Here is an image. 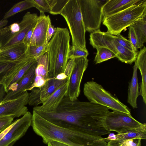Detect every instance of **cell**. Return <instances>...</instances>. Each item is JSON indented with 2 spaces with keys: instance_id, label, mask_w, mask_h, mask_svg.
Wrapping results in <instances>:
<instances>
[{
  "instance_id": "1",
  "label": "cell",
  "mask_w": 146,
  "mask_h": 146,
  "mask_svg": "<svg viewBox=\"0 0 146 146\" xmlns=\"http://www.w3.org/2000/svg\"><path fill=\"white\" fill-rule=\"evenodd\" d=\"M109 111L105 106L78 100L71 101L65 96L54 111L37 113L58 126L98 137L110 133L104 126Z\"/></svg>"
},
{
  "instance_id": "2",
  "label": "cell",
  "mask_w": 146,
  "mask_h": 146,
  "mask_svg": "<svg viewBox=\"0 0 146 146\" xmlns=\"http://www.w3.org/2000/svg\"><path fill=\"white\" fill-rule=\"evenodd\" d=\"M31 126L35 133L46 144L53 140L69 146H108V140L56 125L33 110Z\"/></svg>"
},
{
  "instance_id": "3",
  "label": "cell",
  "mask_w": 146,
  "mask_h": 146,
  "mask_svg": "<svg viewBox=\"0 0 146 146\" xmlns=\"http://www.w3.org/2000/svg\"><path fill=\"white\" fill-rule=\"evenodd\" d=\"M70 40V33L67 28H56L48 45L49 78L64 73L68 62Z\"/></svg>"
},
{
  "instance_id": "4",
  "label": "cell",
  "mask_w": 146,
  "mask_h": 146,
  "mask_svg": "<svg viewBox=\"0 0 146 146\" xmlns=\"http://www.w3.org/2000/svg\"><path fill=\"white\" fill-rule=\"evenodd\" d=\"M145 11L146 0H140L121 11L103 18L102 22L107 27V32L116 35L140 18Z\"/></svg>"
},
{
  "instance_id": "5",
  "label": "cell",
  "mask_w": 146,
  "mask_h": 146,
  "mask_svg": "<svg viewBox=\"0 0 146 146\" xmlns=\"http://www.w3.org/2000/svg\"><path fill=\"white\" fill-rule=\"evenodd\" d=\"M60 15L64 18L72 38V45L86 49L85 31L79 0H69Z\"/></svg>"
},
{
  "instance_id": "6",
  "label": "cell",
  "mask_w": 146,
  "mask_h": 146,
  "mask_svg": "<svg viewBox=\"0 0 146 146\" xmlns=\"http://www.w3.org/2000/svg\"><path fill=\"white\" fill-rule=\"evenodd\" d=\"M83 93L89 102L105 106L113 111L131 114L130 110L126 106L95 82L91 81L85 83Z\"/></svg>"
},
{
  "instance_id": "7",
  "label": "cell",
  "mask_w": 146,
  "mask_h": 146,
  "mask_svg": "<svg viewBox=\"0 0 146 146\" xmlns=\"http://www.w3.org/2000/svg\"><path fill=\"white\" fill-rule=\"evenodd\" d=\"M108 0H79L85 31L89 33L100 29L102 21V8Z\"/></svg>"
},
{
  "instance_id": "8",
  "label": "cell",
  "mask_w": 146,
  "mask_h": 146,
  "mask_svg": "<svg viewBox=\"0 0 146 146\" xmlns=\"http://www.w3.org/2000/svg\"><path fill=\"white\" fill-rule=\"evenodd\" d=\"M146 125L135 119L131 114L117 111H110L104 122L105 127L107 130L115 131L117 133H123Z\"/></svg>"
},
{
  "instance_id": "9",
  "label": "cell",
  "mask_w": 146,
  "mask_h": 146,
  "mask_svg": "<svg viewBox=\"0 0 146 146\" xmlns=\"http://www.w3.org/2000/svg\"><path fill=\"white\" fill-rule=\"evenodd\" d=\"M72 70L70 77L65 96L71 101L78 100L80 92V86L84 74L88 65L87 58H74Z\"/></svg>"
},
{
  "instance_id": "10",
  "label": "cell",
  "mask_w": 146,
  "mask_h": 146,
  "mask_svg": "<svg viewBox=\"0 0 146 146\" xmlns=\"http://www.w3.org/2000/svg\"><path fill=\"white\" fill-rule=\"evenodd\" d=\"M36 62V59L29 57L13 65L1 83L6 93L15 90L18 83Z\"/></svg>"
},
{
  "instance_id": "11",
  "label": "cell",
  "mask_w": 146,
  "mask_h": 146,
  "mask_svg": "<svg viewBox=\"0 0 146 146\" xmlns=\"http://www.w3.org/2000/svg\"><path fill=\"white\" fill-rule=\"evenodd\" d=\"M69 78L63 80L55 77L49 78L44 85L34 88L29 93L28 104L36 106L42 104L57 89L67 82Z\"/></svg>"
},
{
  "instance_id": "12",
  "label": "cell",
  "mask_w": 146,
  "mask_h": 146,
  "mask_svg": "<svg viewBox=\"0 0 146 146\" xmlns=\"http://www.w3.org/2000/svg\"><path fill=\"white\" fill-rule=\"evenodd\" d=\"M32 114L29 111L16 123L0 141V146H13L14 144L26 133L31 125Z\"/></svg>"
},
{
  "instance_id": "13",
  "label": "cell",
  "mask_w": 146,
  "mask_h": 146,
  "mask_svg": "<svg viewBox=\"0 0 146 146\" xmlns=\"http://www.w3.org/2000/svg\"><path fill=\"white\" fill-rule=\"evenodd\" d=\"M29 93L24 92L17 98L0 104V118L11 116L19 117L28 111L26 106L28 104Z\"/></svg>"
},
{
  "instance_id": "14",
  "label": "cell",
  "mask_w": 146,
  "mask_h": 146,
  "mask_svg": "<svg viewBox=\"0 0 146 146\" xmlns=\"http://www.w3.org/2000/svg\"><path fill=\"white\" fill-rule=\"evenodd\" d=\"M28 46L22 42L0 49V61L16 64L30 57Z\"/></svg>"
},
{
  "instance_id": "15",
  "label": "cell",
  "mask_w": 146,
  "mask_h": 146,
  "mask_svg": "<svg viewBox=\"0 0 146 146\" xmlns=\"http://www.w3.org/2000/svg\"><path fill=\"white\" fill-rule=\"evenodd\" d=\"M38 18V16L36 13L27 12L19 23L20 28L19 31L14 34L1 48L22 42L29 31L35 27Z\"/></svg>"
},
{
  "instance_id": "16",
  "label": "cell",
  "mask_w": 146,
  "mask_h": 146,
  "mask_svg": "<svg viewBox=\"0 0 146 146\" xmlns=\"http://www.w3.org/2000/svg\"><path fill=\"white\" fill-rule=\"evenodd\" d=\"M68 82L69 80L57 89L44 102L41 106H35L33 111L38 113L49 112L55 110L65 96Z\"/></svg>"
},
{
  "instance_id": "17",
  "label": "cell",
  "mask_w": 146,
  "mask_h": 146,
  "mask_svg": "<svg viewBox=\"0 0 146 146\" xmlns=\"http://www.w3.org/2000/svg\"><path fill=\"white\" fill-rule=\"evenodd\" d=\"M37 65L36 62L31 67L18 83L15 90L9 91L1 102L17 98L31 86L34 82L35 76V70Z\"/></svg>"
},
{
  "instance_id": "18",
  "label": "cell",
  "mask_w": 146,
  "mask_h": 146,
  "mask_svg": "<svg viewBox=\"0 0 146 146\" xmlns=\"http://www.w3.org/2000/svg\"><path fill=\"white\" fill-rule=\"evenodd\" d=\"M50 21L49 15L46 16L44 13H40L34 28L29 45L40 46L46 42L47 32Z\"/></svg>"
},
{
  "instance_id": "19",
  "label": "cell",
  "mask_w": 146,
  "mask_h": 146,
  "mask_svg": "<svg viewBox=\"0 0 146 146\" xmlns=\"http://www.w3.org/2000/svg\"><path fill=\"white\" fill-rule=\"evenodd\" d=\"M90 37V43L94 48H107L117 55V52L113 43L112 35L102 32L99 29L91 32Z\"/></svg>"
},
{
  "instance_id": "20",
  "label": "cell",
  "mask_w": 146,
  "mask_h": 146,
  "mask_svg": "<svg viewBox=\"0 0 146 146\" xmlns=\"http://www.w3.org/2000/svg\"><path fill=\"white\" fill-rule=\"evenodd\" d=\"M140 0H108L102 10L103 18L121 11L136 3Z\"/></svg>"
},
{
  "instance_id": "21",
  "label": "cell",
  "mask_w": 146,
  "mask_h": 146,
  "mask_svg": "<svg viewBox=\"0 0 146 146\" xmlns=\"http://www.w3.org/2000/svg\"><path fill=\"white\" fill-rule=\"evenodd\" d=\"M116 139L110 140L108 146H120L125 141L131 139H146V125L126 132L115 135Z\"/></svg>"
},
{
  "instance_id": "22",
  "label": "cell",
  "mask_w": 146,
  "mask_h": 146,
  "mask_svg": "<svg viewBox=\"0 0 146 146\" xmlns=\"http://www.w3.org/2000/svg\"><path fill=\"white\" fill-rule=\"evenodd\" d=\"M137 69L140 71L142 78L139 88V95L143 98L144 103L146 104V48L144 46L138 52L135 61Z\"/></svg>"
},
{
  "instance_id": "23",
  "label": "cell",
  "mask_w": 146,
  "mask_h": 146,
  "mask_svg": "<svg viewBox=\"0 0 146 146\" xmlns=\"http://www.w3.org/2000/svg\"><path fill=\"white\" fill-rule=\"evenodd\" d=\"M137 68L135 63L133 72L128 90L127 102L133 109L137 108V99L140 95L137 74Z\"/></svg>"
},
{
  "instance_id": "24",
  "label": "cell",
  "mask_w": 146,
  "mask_h": 146,
  "mask_svg": "<svg viewBox=\"0 0 146 146\" xmlns=\"http://www.w3.org/2000/svg\"><path fill=\"white\" fill-rule=\"evenodd\" d=\"M130 26L133 28L136 36L138 48H141L146 42V11Z\"/></svg>"
},
{
  "instance_id": "25",
  "label": "cell",
  "mask_w": 146,
  "mask_h": 146,
  "mask_svg": "<svg viewBox=\"0 0 146 146\" xmlns=\"http://www.w3.org/2000/svg\"><path fill=\"white\" fill-rule=\"evenodd\" d=\"M113 42L117 52L116 56L119 60L122 62L131 64L136 60L138 53L132 52L120 45L113 37Z\"/></svg>"
},
{
  "instance_id": "26",
  "label": "cell",
  "mask_w": 146,
  "mask_h": 146,
  "mask_svg": "<svg viewBox=\"0 0 146 146\" xmlns=\"http://www.w3.org/2000/svg\"><path fill=\"white\" fill-rule=\"evenodd\" d=\"M36 59L37 65L35 70V76H40L44 80H47L49 78L48 52Z\"/></svg>"
},
{
  "instance_id": "27",
  "label": "cell",
  "mask_w": 146,
  "mask_h": 146,
  "mask_svg": "<svg viewBox=\"0 0 146 146\" xmlns=\"http://www.w3.org/2000/svg\"><path fill=\"white\" fill-rule=\"evenodd\" d=\"M32 7L34 6L32 0H25L19 2L14 5L5 14L3 20H7L17 13Z\"/></svg>"
},
{
  "instance_id": "28",
  "label": "cell",
  "mask_w": 146,
  "mask_h": 146,
  "mask_svg": "<svg viewBox=\"0 0 146 146\" xmlns=\"http://www.w3.org/2000/svg\"><path fill=\"white\" fill-rule=\"evenodd\" d=\"M96 49L97 53L94 59V62L96 64H99L116 57V55L108 48L100 47Z\"/></svg>"
},
{
  "instance_id": "29",
  "label": "cell",
  "mask_w": 146,
  "mask_h": 146,
  "mask_svg": "<svg viewBox=\"0 0 146 146\" xmlns=\"http://www.w3.org/2000/svg\"><path fill=\"white\" fill-rule=\"evenodd\" d=\"M48 43L46 42L40 46L29 45L28 46L27 53L30 58L36 59L43 55L47 52Z\"/></svg>"
},
{
  "instance_id": "30",
  "label": "cell",
  "mask_w": 146,
  "mask_h": 146,
  "mask_svg": "<svg viewBox=\"0 0 146 146\" xmlns=\"http://www.w3.org/2000/svg\"><path fill=\"white\" fill-rule=\"evenodd\" d=\"M50 6V13L53 15L60 14L69 0H47Z\"/></svg>"
},
{
  "instance_id": "31",
  "label": "cell",
  "mask_w": 146,
  "mask_h": 146,
  "mask_svg": "<svg viewBox=\"0 0 146 146\" xmlns=\"http://www.w3.org/2000/svg\"><path fill=\"white\" fill-rule=\"evenodd\" d=\"M89 52L87 49H83L78 47L70 46L68 54V59H72L78 57L87 58Z\"/></svg>"
},
{
  "instance_id": "32",
  "label": "cell",
  "mask_w": 146,
  "mask_h": 146,
  "mask_svg": "<svg viewBox=\"0 0 146 146\" xmlns=\"http://www.w3.org/2000/svg\"><path fill=\"white\" fill-rule=\"evenodd\" d=\"M14 34L10 29V25L0 29V42L2 44L1 47L11 38Z\"/></svg>"
},
{
  "instance_id": "33",
  "label": "cell",
  "mask_w": 146,
  "mask_h": 146,
  "mask_svg": "<svg viewBox=\"0 0 146 146\" xmlns=\"http://www.w3.org/2000/svg\"><path fill=\"white\" fill-rule=\"evenodd\" d=\"M34 7L37 8L41 13H50V6L47 0H32Z\"/></svg>"
},
{
  "instance_id": "34",
  "label": "cell",
  "mask_w": 146,
  "mask_h": 146,
  "mask_svg": "<svg viewBox=\"0 0 146 146\" xmlns=\"http://www.w3.org/2000/svg\"><path fill=\"white\" fill-rule=\"evenodd\" d=\"M113 36L115 40L121 46L134 52L138 53L135 51L132 44L129 40L125 38L120 34L116 35H113Z\"/></svg>"
},
{
  "instance_id": "35",
  "label": "cell",
  "mask_w": 146,
  "mask_h": 146,
  "mask_svg": "<svg viewBox=\"0 0 146 146\" xmlns=\"http://www.w3.org/2000/svg\"><path fill=\"white\" fill-rule=\"evenodd\" d=\"M15 64L0 61V83Z\"/></svg>"
},
{
  "instance_id": "36",
  "label": "cell",
  "mask_w": 146,
  "mask_h": 146,
  "mask_svg": "<svg viewBox=\"0 0 146 146\" xmlns=\"http://www.w3.org/2000/svg\"><path fill=\"white\" fill-rule=\"evenodd\" d=\"M129 27V40L132 44L135 51L137 52H138V43L135 33L132 27L130 26Z\"/></svg>"
},
{
  "instance_id": "37",
  "label": "cell",
  "mask_w": 146,
  "mask_h": 146,
  "mask_svg": "<svg viewBox=\"0 0 146 146\" xmlns=\"http://www.w3.org/2000/svg\"><path fill=\"white\" fill-rule=\"evenodd\" d=\"M14 118L6 116L0 118V133L8 127L12 123Z\"/></svg>"
},
{
  "instance_id": "38",
  "label": "cell",
  "mask_w": 146,
  "mask_h": 146,
  "mask_svg": "<svg viewBox=\"0 0 146 146\" xmlns=\"http://www.w3.org/2000/svg\"><path fill=\"white\" fill-rule=\"evenodd\" d=\"M47 81L40 76H35L33 83L29 88L26 90L25 92L31 90L35 88L40 87L44 85Z\"/></svg>"
},
{
  "instance_id": "39",
  "label": "cell",
  "mask_w": 146,
  "mask_h": 146,
  "mask_svg": "<svg viewBox=\"0 0 146 146\" xmlns=\"http://www.w3.org/2000/svg\"><path fill=\"white\" fill-rule=\"evenodd\" d=\"M56 29V28L52 25L50 21L48 24L46 35V40L47 43L48 44L52 36L54 35Z\"/></svg>"
},
{
  "instance_id": "40",
  "label": "cell",
  "mask_w": 146,
  "mask_h": 146,
  "mask_svg": "<svg viewBox=\"0 0 146 146\" xmlns=\"http://www.w3.org/2000/svg\"><path fill=\"white\" fill-rule=\"evenodd\" d=\"M141 139H134L127 140L123 143L126 146H141Z\"/></svg>"
},
{
  "instance_id": "41",
  "label": "cell",
  "mask_w": 146,
  "mask_h": 146,
  "mask_svg": "<svg viewBox=\"0 0 146 146\" xmlns=\"http://www.w3.org/2000/svg\"><path fill=\"white\" fill-rule=\"evenodd\" d=\"M74 64L73 59H70L68 62L64 73L68 77H70L73 68Z\"/></svg>"
},
{
  "instance_id": "42",
  "label": "cell",
  "mask_w": 146,
  "mask_h": 146,
  "mask_svg": "<svg viewBox=\"0 0 146 146\" xmlns=\"http://www.w3.org/2000/svg\"><path fill=\"white\" fill-rule=\"evenodd\" d=\"M34 28H32L29 31L22 41L24 43L28 46L29 45Z\"/></svg>"
},
{
  "instance_id": "43",
  "label": "cell",
  "mask_w": 146,
  "mask_h": 146,
  "mask_svg": "<svg viewBox=\"0 0 146 146\" xmlns=\"http://www.w3.org/2000/svg\"><path fill=\"white\" fill-rule=\"evenodd\" d=\"M45 144H47L48 146H69L61 142L53 140H48Z\"/></svg>"
},
{
  "instance_id": "44",
  "label": "cell",
  "mask_w": 146,
  "mask_h": 146,
  "mask_svg": "<svg viewBox=\"0 0 146 146\" xmlns=\"http://www.w3.org/2000/svg\"><path fill=\"white\" fill-rule=\"evenodd\" d=\"M10 27L12 32L14 34L18 33L20 30V26L19 23H13L10 25Z\"/></svg>"
},
{
  "instance_id": "45",
  "label": "cell",
  "mask_w": 146,
  "mask_h": 146,
  "mask_svg": "<svg viewBox=\"0 0 146 146\" xmlns=\"http://www.w3.org/2000/svg\"><path fill=\"white\" fill-rule=\"evenodd\" d=\"M5 91L4 87L3 84L0 83V104L2 101L5 96Z\"/></svg>"
},
{
  "instance_id": "46",
  "label": "cell",
  "mask_w": 146,
  "mask_h": 146,
  "mask_svg": "<svg viewBox=\"0 0 146 146\" xmlns=\"http://www.w3.org/2000/svg\"><path fill=\"white\" fill-rule=\"evenodd\" d=\"M17 121V120L13 122L7 128L5 129L4 131L0 133V141L2 139L4 136L5 135L6 133L10 129L13 127V125L16 123Z\"/></svg>"
},
{
  "instance_id": "47",
  "label": "cell",
  "mask_w": 146,
  "mask_h": 146,
  "mask_svg": "<svg viewBox=\"0 0 146 146\" xmlns=\"http://www.w3.org/2000/svg\"><path fill=\"white\" fill-rule=\"evenodd\" d=\"M55 78L59 80H63L66 79L68 77L64 73H62L58 74Z\"/></svg>"
},
{
  "instance_id": "48",
  "label": "cell",
  "mask_w": 146,
  "mask_h": 146,
  "mask_svg": "<svg viewBox=\"0 0 146 146\" xmlns=\"http://www.w3.org/2000/svg\"><path fill=\"white\" fill-rule=\"evenodd\" d=\"M105 138L108 140H114L116 139V135L113 133H110L108 137Z\"/></svg>"
},
{
  "instance_id": "49",
  "label": "cell",
  "mask_w": 146,
  "mask_h": 146,
  "mask_svg": "<svg viewBox=\"0 0 146 146\" xmlns=\"http://www.w3.org/2000/svg\"><path fill=\"white\" fill-rule=\"evenodd\" d=\"M8 21L5 20H2L0 21V29L3 27L8 23Z\"/></svg>"
},
{
  "instance_id": "50",
  "label": "cell",
  "mask_w": 146,
  "mask_h": 146,
  "mask_svg": "<svg viewBox=\"0 0 146 146\" xmlns=\"http://www.w3.org/2000/svg\"><path fill=\"white\" fill-rule=\"evenodd\" d=\"M2 46V44L0 42V49L1 48Z\"/></svg>"
}]
</instances>
